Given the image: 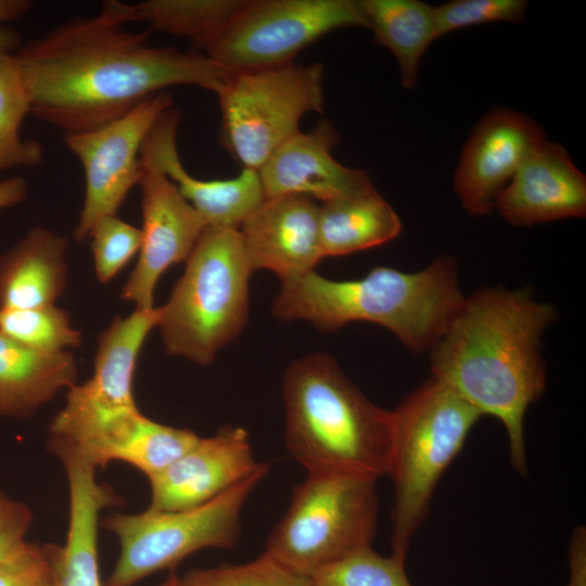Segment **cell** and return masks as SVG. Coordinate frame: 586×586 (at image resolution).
Listing matches in <instances>:
<instances>
[{
    "label": "cell",
    "mask_w": 586,
    "mask_h": 586,
    "mask_svg": "<svg viewBox=\"0 0 586 586\" xmlns=\"http://www.w3.org/2000/svg\"><path fill=\"white\" fill-rule=\"evenodd\" d=\"M99 14L67 21L14 52L30 114L64 132L87 131L168 87L217 93L232 72L205 53L148 42Z\"/></svg>",
    "instance_id": "cell-1"
},
{
    "label": "cell",
    "mask_w": 586,
    "mask_h": 586,
    "mask_svg": "<svg viewBox=\"0 0 586 586\" xmlns=\"http://www.w3.org/2000/svg\"><path fill=\"white\" fill-rule=\"evenodd\" d=\"M556 309L527 289L485 286L464 302L431 352L432 378L506 429L510 460L526 473L524 418L546 388L542 337Z\"/></svg>",
    "instance_id": "cell-2"
},
{
    "label": "cell",
    "mask_w": 586,
    "mask_h": 586,
    "mask_svg": "<svg viewBox=\"0 0 586 586\" xmlns=\"http://www.w3.org/2000/svg\"><path fill=\"white\" fill-rule=\"evenodd\" d=\"M464 298L456 259L441 256L419 271L380 266L357 280H331L313 270L281 282L272 314L285 322L308 321L323 332L372 322L419 354L443 337Z\"/></svg>",
    "instance_id": "cell-3"
},
{
    "label": "cell",
    "mask_w": 586,
    "mask_h": 586,
    "mask_svg": "<svg viewBox=\"0 0 586 586\" xmlns=\"http://www.w3.org/2000/svg\"><path fill=\"white\" fill-rule=\"evenodd\" d=\"M284 445L307 473L386 475L392 410L368 399L326 353L293 360L282 379Z\"/></svg>",
    "instance_id": "cell-4"
},
{
    "label": "cell",
    "mask_w": 586,
    "mask_h": 586,
    "mask_svg": "<svg viewBox=\"0 0 586 586\" xmlns=\"http://www.w3.org/2000/svg\"><path fill=\"white\" fill-rule=\"evenodd\" d=\"M252 273L239 230L207 226L168 301L158 307L166 353L211 364L245 326Z\"/></svg>",
    "instance_id": "cell-5"
},
{
    "label": "cell",
    "mask_w": 586,
    "mask_h": 586,
    "mask_svg": "<svg viewBox=\"0 0 586 586\" xmlns=\"http://www.w3.org/2000/svg\"><path fill=\"white\" fill-rule=\"evenodd\" d=\"M481 417L476 408L432 377L392 410L386 473L394 485L392 553L406 558L441 477Z\"/></svg>",
    "instance_id": "cell-6"
},
{
    "label": "cell",
    "mask_w": 586,
    "mask_h": 586,
    "mask_svg": "<svg viewBox=\"0 0 586 586\" xmlns=\"http://www.w3.org/2000/svg\"><path fill=\"white\" fill-rule=\"evenodd\" d=\"M377 480L356 473H307L266 540V552L313 578L329 564L371 546L378 519Z\"/></svg>",
    "instance_id": "cell-7"
},
{
    "label": "cell",
    "mask_w": 586,
    "mask_h": 586,
    "mask_svg": "<svg viewBox=\"0 0 586 586\" xmlns=\"http://www.w3.org/2000/svg\"><path fill=\"white\" fill-rule=\"evenodd\" d=\"M268 471L265 462L244 481L198 507L176 511L148 508L105 517L100 525L117 537L120 549L103 586H135L202 549L234 547L244 506Z\"/></svg>",
    "instance_id": "cell-8"
},
{
    "label": "cell",
    "mask_w": 586,
    "mask_h": 586,
    "mask_svg": "<svg viewBox=\"0 0 586 586\" xmlns=\"http://www.w3.org/2000/svg\"><path fill=\"white\" fill-rule=\"evenodd\" d=\"M323 67L295 64L231 73L216 93L220 142L243 168L258 170L288 139L304 115L321 112Z\"/></svg>",
    "instance_id": "cell-9"
},
{
    "label": "cell",
    "mask_w": 586,
    "mask_h": 586,
    "mask_svg": "<svg viewBox=\"0 0 586 586\" xmlns=\"http://www.w3.org/2000/svg\"><path fill=\"white\" fill-rule=\"evenodd\" d=\"M368 26L356 0H245L205 54L232 73L268 69L331 31Z\"/></svg>",
    "instance_id": "cell-10"
},
{
    "label": "cell",
    "mask_w": 586,
    "mask_h": 586,
    "mask_svg": "<svg viewBox=\"0 0 586 586\" xmlns=\"http://www.w3.org/2000/svg\"><path fill=\"white\" fill-rule=\"evenodd\" d=\"M158 308L116 317L101 334L92 377L73 385L53 418L48 447L54 455L84 454L117 418L138 407L132 386L141 347L157 327Z\"/></svg>",
    "instance_id": "cell-11"
},
{
    "label": "cell",
    "mask_w": 586,
    "mask_h": 586,
    "mask_svg": "<svg viewBox=\"0 0 586 586\" xmlns=\"http://www.w3.org/2000/svg\"><path fill=\"white\" fill-rule=\"evenodd\" d=\"M173 102L168 91H161L101 127L64 132L65 145L79 160L86 178L85 200L73 231L76 241L89 238L101 219L116 215L138 184L143 140Z\"/></svg>",
    "instance_id": "cell-12"
},
{
    "label": "cell",
    "mask_w": 586,
    "mask_h": 586,
    "mask_svg": "<svg viewBox=\"0 0 586 586\" xmlns=\"http://www.w3.org/2000/svg\"><path fill=\"white\" fill-rule=\"evenodd\" d=\"M140 166L141 245L122 297L136 309L151 310L158 279L187 260L207 225L164 171L142 157Z\"/></svg>",
    "instance_id": "cell-13"
},
{
    "label": "cell",
    "mask_w": 586,
    "mask_h": 586,
    "mask_svg": "<svg viewBox=\"0 0 586 586\" xmlns=\"http://www.w3.org/2000/svg\"><path fill=\"white\" fill-rule=\"evenodd\" d=\"M545 138L533 118L507 107L488 111L464 144L453 178L470 216L491 214L531 150Z\"/></svg>",
    "instance_id": "cell-14"
},
{
    "label": "cell",
    "mask_w": 586,
    "mask_h": 586,
    "mask_svg": "<svg viewBox=\"0 0 586 586\" xmlns=\"http://www.w3.org/2000/svg\"><path fill=\"white\" fill-rule=\"evenodd\" d=\"M265 462L254 456L242 426L221 425L164 470L148 477L150 509L176 511L201 506L255 473Z\"/></svg>",
    "instance_id": "cell-15"
},
{
    "label": "cell",
    "mask_w": 586,
    "mask_h": 586,
    "mask_svg": "<svg viewBox=\"0 0 586 586\" xmlns=\"http://www.w3.org/2000/svg\"><path fill=\"white\" fill-rule=\"evenodd\" d=\"M339 135L329 123L297 132L257 170L265 199L303 195L323 202L378 193L366 171L339 163L331 153Z\"/></svg>",
    "instance_id": "cell-16"
},
{
    "label": "cell",
    "mask_w": 586,
    "mask_h": 586,
    "mask_svg": "<svg viewBox=\"0 0 586 586\" xmlns=\"http://www.w3.org/2000/svg\"><path fill=\"white\" fill-rule=\"evenodd\" d=\"M238 230L252 270L272 271L281 282L315 270L324 258L319 205L307 196L265 199Z\"/></svg>",
    "instance_id": "cell-17"
},
{
    "label": "cell",
    "mask_w": 586,
    "mask_h": 586,
    "mask_svg": "<svg viewBox=\"0 0 586 586\" xmlns=\"http://www.w3.org/2000/svg\"><path fill=\"white\" fill-rule=\"evenodd\" d=\"M181 118L177 107L165 111L145 136L140 157L166 174L207 226L239 229L265 200L258 171L243 168L231 179L193 177L182 165L177 150Z\"/></svg>",
    "instance_id": "cell-18"
},
{
    "label": "cell",
    "mask_w": 586,
    "mask_h": 586,
    "mask_svg": "<svg viewBox=\"0 0 586 586\" xmlns=\"http://www.w3.org/2000/svg\"><path fill=\"white\" fill-rule=\"evenodd\" d=\"M495 209L512 226L585 217L586 176L564 146L544 139L527 154Z\"/></svg>",
    "instance_id": "cell-19"
},
{
    "label": "cell",
    "mask_w": 586,
    "mask_h": 586,
    "mask_svg": "<svg viewBox=\"0 0 586 586\" xmlns=\"http://www.w3.org/2000/svg\"><path fill=\"white\" fill-rule=\"evenodd\" d=\"M68 484V526L60 560V586H103L100 578L98 532L100 513L118 497L95 479L97 469L78 459L62 461Z\"/></svg>",
    "instance_id": "cell-20"
},
{
    "label": "cell",
    "mask_w": 586,
    "mask_h": 586,
    "mask_svg": "<svg viewBox=\"0 0 586 586\" xmlns=\"http://www.w3.org/2000/svg\"><path fill=\"white\" fill-rule=\"evenodd\" d=\"M68 238L35 227L0 257V310L53 305L67 284Z\"/></svg>",
    "instance_id": "cell-21"
},
{
    "label": "cell",
    "mask_w": 586,
    "mask_h": 586,
    "mask_svg": "<svg viewBox=\"0 0 586 586\" xmlns=\"http://www.w3.org/2000/svg\"><path fill=\"white\" fill-rule=\"evenodd\" d=\"M76 379L71 351H37L0 332V417L29 416Z\"/></svg>",
    "instance_id": "cell-22"
},
{
    "label": "cell",
    "mask_w": 586,
    "mask_h": 586,
    "mask_svg": "<svg viewBox=\"0 0 586 586\" xmlns=\"http://www.w3.org/2000/svg\"><path fill=\"white\" fill-rule=\"evenodd\" d=\"M245 0H146L125 3L103 1L104 20L125 25L143 22L150 30L189 39L204 51L228 26Z\"/></svg>",
    "instance_id": "cell-23"
},
{
    "label": "cell",
    "mask_w": 586,
    "mask_h": 586,
    "mask_svg": "<svg viewBox=\"0 0 586 586\" xmlns=\"http://www.w3.org/2000/svg\"><path fill=\"white\" fill-rule=\"evenodd\" d=\"M402 221L382 195L337 199L319 205V233L323 257L343 256L392 241Z\"/></svg>",
    "instance_id": "cell-24"
},
{
    "label": "cell",
    "mask_w": 586,
    "mask_h": 586,
    "mask_svg": "<svg viewBox=\"0 0 586 586\" xmlns=\"http://www.w3.org/2000/svg\"><path fill=\"white\" fill-rule=\"evenodd\" d=\"M377 42L394 55L402 85L412 88L419 64L437 39L434 7L419 0H359Z\"/></svg>",
    "instance_id": "cell-25"
},
{
    "label": "cell",
    "mask_w": 586,
    "mask_h": 586,
    "mask_svg": "<svg viewBox=\"0 0 586 586\" xmlns=\"http://www.w3.org/2000/svg\"><path fill=\"white\" fill-rule=\"evenodd\" d=\"M200 437L189 429L160 423L142 413L113 447L109 460L126 462L150 477L193 447Z\"/></svg>",
    "instance_id": "cell-26"
},
{
    "label": "cell",
    "mask_w": 586,
    "mask_h": 586,
    "mask_svg": "<svg viewBox=\"0 0 586 586\" xmlns=\"http://www.w3.org/2000/svg\"><path fill=\"white\" fill-rule=\"evenodd\" d=\"M29 113L28 98L12 55L0 66V171L42 163L41 143L20 136L22 122Z\"/></svg>",
    "instance_id": "cell-27"
},
{
    "label": "cell",
    "mask_w": 586,
    "mask_h": 586,
    "mask_svg": "<svg viewBox=\"0 0 586 586\" xmlns=\"http://www.w3.org/2000/svg\"><path fill=\"white\" fill-rule=\"evenodd\" d=\"M0 332L37 351L63 352L81 343L80 332L62 308L47 305L0 310Z\"/></svg>",
    "instance_id": "cell-28"
},
{
    "label": "cell",
    "mask_w": 586,
    "mask_h": 586,
    "mask_svg": "<svg viewBox=\"0 0 586 586\" xmlns=\"http://www.w3.org/2000/svg\"><path fill=\"white\" fill-rule=\"evenodd\" d=\"M406 558L382 556L364 547L319 571L314 586H412L405 570Z\"/></svg>",
    "instance_id": "cell-29"
},
{
    "label": "cell",
    "mask_w": 586,
    "mask_h": 586,
    "mask_svg": "<svg viewBox=\"0 0 586 586\" xmlns=\"http://www.w3.org/2000/svg\"><path fill=\"white\" fill-rule=\"evenodd\" d=\"M178 586H314L313 579L300 575L264 551L241 564L192 569L178 576Z\"/></svg>",
    "instance_id": "cell-30"
},
{
    "label": "cell",
    "mask_w": 586,
    "mask_h": 586,
    "mask_svg": "<svg viewBox=\"0 0 586 586\" xmlns=\"http://www.w3.org/2000/svg\"><path fill=\"white\" fill-rule=\"evenodd\" d=\"M91 250L99 281L112 280L139 252L141 230L116 215L101 219L91 230Z\"/></svg>",
    "instance_id": "cell-31"
},
{
    "label": "cell",
    "mask_w": 586,
    "mask_h": 586,
    "mask_svg": "<svg viewBox=\"0 0 586 586\" xmlns=\"http://www.w3.org/2000/svg\"><path fill=\"white\" fill-rule=\"evenodd\" d=\"M526 7L525 0H453L442 3L434 7L436 37L486 23H522Z\"/></svg>",
    "instance_id": "cell-32"
},
{
    "label": "cell",
    "mask_w": 586,
    "mask_h": 586,
    "mask_svg": "<svg viewBox=\"0 0 586 586\" xmlns=\"http://www.w3.org/2000/svg\"><path fill=\"white\" fill-rule=\"evenodd\" d=\"M62 546L33 544L21 559L0 564V586H60Z\"/></svg>",
    "instance_id": "cell-33"
},
{
    "label": "cell",
    "mask_w": 586,
    "mask_h": 586,
    "mask_svg": "<svg viewBox=\"0 0 586 586\" xmlns=\"http://www.w3.org/2000/svg\"><path fill=\"white\" fill-rule=\"evenodd\" d=\"M33 523L28 506L0 492V564L23 558L33 547L26 539Z\"/></svg>",
    "instance_id": "cell-34"
},
{
    "label": "cell",
    "mask_w": 586,
    "mask_h": 586,
    "mask_svg": "<svg viewBox=\"0 0 586 586\" xmlns=\"http://www.w3.org/2000/svg\"><path fill=\"white\" fill-rule=\"evenodd\" d=\"M27 195V182L22 177L0 181V208L16 205Z\"/></svg>",
    "instance_id": "cell-35"
},
{
    "label": "cell",
    "mask_w": 586,
    "mask_h": 586,
    "mask_svg": "<svg viewBox=\"0 0 586 586\" xmlns=\"http://www.w3.org/2000/svg\"><path fill=\"white\" fill-rule=\"evenodd\" d=\"M28 0H0V23L16 20L31 7Z\"/></svg>",
    "instance_id": "cell-36"
},
{
    "label": "cell",
    "mask_w": 586,
    "mask_h": 586,
    "mask_svg": "<svg viewBox=\"0 0 586 586\" xmlns=\"http://www.w3.org/2000/svg\"><path fill=\"white\" fill-rule=\"evenodd\" d=\"M20 46L18 34L8 27H0V66L3 65L17 51Z\"/></svg>",
    "instance_id": "cell-37"
},
{
    "label": "cell",
    "mask_w": 586,
    "mask_h": 586,
    "mask_svg": "<svg viewBox=\"0 0 586 586\" xmlns=\"http://www.w3.org/2000/svg\"><path fill=\"white\" fill-rule=\"evenodd\" d=\"M158 586H178V576L176 574H170L164 583Z\"/></svg>",
    "instance_id": "cell-38"
}]
</instances>
